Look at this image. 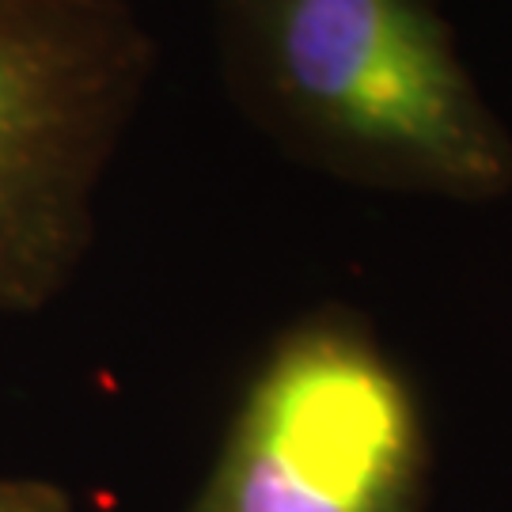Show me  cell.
I'll list each match as a JSON object with an SVG mask.
<instances>
[{
    "instance_id": "1",
    "label": "cell",
    "mask_w": 512,
    "mask_h": 512,
    "mask_svg": "<svg viewBox=\"0 0 512 512\" xmlns=\"http://www.w3.org/2000/svg\"><path fill=\"white\" fill-rule=\"evenodd\" d=\"M220 84L289 160L376 190L497 202L512 133L440 0H213Z\"/></svg>"
},
{
    "instance_id": "2",
    "label": "cell",
    "mask_w": 512,
    "mask_h": 512,
    "mask_svg": "<svg viewBox=\"0 0 512 512\" xmlns=\"http://www.w3.org/2000/svg\"><path fill=\"white\" fill-rule=\"evenodd\" d=\"M156 73L133 0H0V315L46 308Z\"/></svg>"
},
{
    "instance_id": "3",
    "label": "cell",
    "mask_w": 512,
    "mask_h": 512,
    "mask_svg": "<svg viewBox=\"0 0 512 512\" xmlns=\"http://www.w3.org/2000/svg\"><path fill=\"white\" fill-rule=\"evenodd\" d=\"M425 418L399 361L346 304L277 334L190 512H418Z\"/></svg>"
},
{
    "instance_id": "4",
    "label": "cell",
    "mask_w": 512,
    "mask_h": 512,
    "mask_svg": "<svg viewBox=\"0 0 512 512\" xmlns=\"http://www.w3.org/2000/svg\"><path fill=\"white\" fill-rule=\"evenodd\" d=\"M0 512H73V501L46 478H0Z\"/></svg>"
}]
</instances>
